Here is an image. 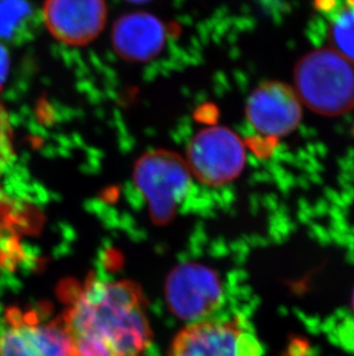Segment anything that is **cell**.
I'll return each mask as SVG.
<instances>
[{
    "label": "cell",
    "instance_id": "cell-14",
    "mask_svg": "<svg viewBox=\"0 0 354 356\" xmlns=\"http://www.w3.org/2000/svg\"><path fill=\"white\" fill-rule=\"evenodd\" d=\"M131 1H137V3H140V1H145V0H131Z\"/></svg>",
    "mask_w": 354,
    "mask_h": 356
},
{
    "label": "cell",
    "instance_id": "cell-6",
    "mask_svg": "<svg viewBox=\"0 0 354 356\" xmlns=\"http://www.w3.org/2000/svg\"><path fill=\"white\" fill-rule=\"evenodd\" d=\"M0 356H76L61 318L44 322L33 312L10 308L0 326Z\"/></svg>",
    "mask_w": 354,
    "mask_h": 356
},
{
    "label": "cell",
    "instance_id": "cell-8",
    "mask_svg": "<svg viewBox=\"0 0 354 356\" xmlns=\"http://www.w3.org/2000/svg\"><path fill=\"white\" fill-rule=\"evenodd\" d=\"M246 118L254 131L266 138H283L301 124V102L289 84L267 81L258 86L246 103Z\"/></svg>",
    "mask_w": 354,
    "mask_h": 356
},
{
    "label": "cell",
    "instance_id": "cell-5",
    "mask_svg": "<svg viewBox=\"0 0 354 356\" xmlns=\"http://www.w3.org/2000/svg\"><path fill=\"white\" fill-rule=\"evenodd\" d=\"M185 161L198 181L217 187L241 175L246 163V149L235 131L212 126L203 128L191 138Z\"/></svg>",
    "mask_w": 354,
    "mask_h": 356
},
{
    "label": "cell",
    "instance_id": "cell-3",
    "mask_svg": "<svg viewBox=\"0 0 354 356\" xmlns=\"http://www.w3.org/2000/svg\"><path fill=\"white\" fill-rule=\"evenodd\" d=\"M191 179L185 159L168 150L147 152L135 164V184L158 224L174 218L190 192Z\"/></svg>",
    "mask_w": 354,
    "mask_h": 356
},
{
    "label": "cell",
    "instance_id": "cell-1",
    "mask_svg": "<svg viewBox=\"0 0 354 356\" xmlns=\"http://www.w3.org/2000/svg\"><path fill=\"white\" fill-rule=\"evenodd\" d=\"M60 318L76 356H142L152 343L144 296L128 280L91 279Z\"/></svg>",
    "mask_w": 354,
    "mask_h": 356
},
{
    "label": "cell",
    "instance_id": "cell-7",
    "mask_svg": "<svg viewBox=\"0 0 354 356\" xmlns=\"http://www.w3.org/2000/svg\"><path fill=\"white\" fill-rule=\"evenodd\" d=\"M168 306L177 317L194 323L211 318L222 305L224 289L217 273L208 266L183 264L166 284Z\"/></svg>",
    "mask_w": 354,
    "mask_h": 356
},
{
    "label": "cell",
    "instance_id": "cell-2",
    "mask_svg": "<svg viewBox=\"0 0 354 356\" xmlns=\"http://www.w3.org/2000/svg\"><path fill=\"white\" fill-rule=\"evenodd\" d=\"M294 91L318 115H345L354 108V63L331 47L312 51L296 64Z\"/></svg>",
    "mask_w": 354,
    "mask_h": 356
},
{
    "label": "cell",
    "instance_id": "cell-12",
    "mask_svg": "<svg viewBox=\"0 0 354 356\" xmlns=\"http://www.w3.org/2000/svg\"><path fill=\"white\" fill-rule=\"evenodd\" d=\"M15 157L13 126L6 108L0 101V175L13 164Z\"/></svg>",
    "mask_w": 354,
    "mask_h": 356
},
{
    "label": "cell",
    "instance_id": "cell-13",
    "mask_svg": "<svg viewBox=\"0 0 354 356\" xmlns=\"http://www.w3.org/2000/svg\"><path fill=\"white\" fill-rule=\"evenodd\" d=\"M352 306H353V309H354V292H353V298H352Z\"/></svg>",
    "mask_w": 354,
    "mask_h": 356
},
{
    "label": "cell",
    "instance_id": "cell-9",
    "mask_svg": "<svg viewBox=\"0 0 354 356\" xmlns=\"http://www.w3.org/2000/svg\"><path fill=\"white\" fill-rule=\"evenodd\" d=\"M43 21L58 42L82 47L101 35L107 21L106 0H45Z\"/></svg>",
    "mask_w": 354,
    "mask_h": 356
},
{
    "label": "cell",
    "instance_id": "cell-4",
    "mask_svg": "<svg viewBox=\"0 0 354 356\" xmlns=\"http://www.w3.org/2000/svg\"><path fill=\"white\" fill-rule=\"evenodd\" d=\"M167 356H264L255 333L242 317L208 318L177 333Z\"/></svg>",
    "mask_w": 354,
    "mask_h": 356
},
{
    "label": "cell",
    "instance_id": "cell-11",
    "mask_svg": "<svg viewBox=\"0 0 354 356\" xmlns=\"http://www.w3.org/2000/svg\"><path fill=\"white\" fill-rule=\"evenodd\" d=\"M331 49L354 63V3L341 7L329 24Z\"/></svg>",
    "mask_w": 354,
    "mask_h": 356
},
{
    "label": "cell",
    "instance_id": "cell-10",
    "mask_svg": "<svg viewBox=\"0 0 354 356\" xmlns=\"http://www.w3.org/2000/svg\"><path fill=\"white\" fill-rule=\"evenodd\" d=\"M164 24L151 14H128L114 26L112 42L121 57L129 61H147L155 57L164 47Z\"/></svg>",
    "mask_w": 354,
    "mask_h": 356
},
{
    "label": "cell",
    "instance_id": "cell-15",
    "mask_svg": "<svg viewBox=\"0 0 354 356\" xmlns=\"http://www.w3.org/2000/svg\"><path fill=\"white\" fill-rule=\"evenodd\" d=\"M348 3H354V0H348Z\"/></svg>",
    "mask_w": 354,
    "mask_h": 356
}]
</instances>
